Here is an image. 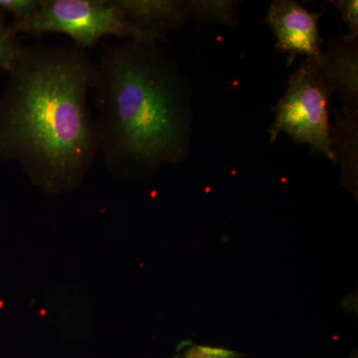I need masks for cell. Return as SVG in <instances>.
<instances>
[{"instance_id": "1", "label": "cell", "mask_w": 358, "mask_h": 358, "mask_svg": "<svg viewBox=\"0 0 358 358\" xmlns=\"http://www.w3.org/2000/svg\"><path fill=\"white\" fill-rule=\"evenodd\" d=\"M0 98V157L21 164L34 185L73 189L99 157L90 92L96 61L77 46L21 47Z\"/></svg>"}, {"instance_id": "2", "label": "cell", "mask_w": 358, "mask_h": 358, "mask_svg": "<svg viewBox=\"0 0 358 358\" xmlns=\"http://www.w3.org/2000/svg\"><path fill=\"white\" fill-rule=\"evenodd\" d=\"M99 155L120 178L154 173L190 155L192 89L157 43L124 40L96 61Z\"/></svg>"}, {"instance_id": "3", "label": "cell", "mask_w": 358, "mask_h": 358, "mask_svg": "<svg viewBox=\"0 0 358 358\" xmlns=\"http://www.w3.org/2000/svg\"><path fill=\"white\" fill-rule=\"evenodd\" d=\"M320 56L307 59L291 75L286 93L275 105L268 134L271 143L286 133L294 143L310 145L313 155L334 162L329 121L334 93L322 72Z\"/></svg>"}, {"instance_id": "4", "label": "cell", "mask_w": 358, "mask_h": 358, "mask_svg": "<svg viewBox=\"0 0 358 358\" xmlns=\"http://www.w3.org/2000/svg\"><path fill=\"white\" fill-rule=\"evenodd\" d=\"M40 36L60 33L82 50L93 48L103 37L157 43L159 40L129 22L115 0H41L38 11L18 29Z\"/></svg>"}, {"instance_id": "5", "label": "cell", "mask_w": 358, "mask_h": 358, "mask_svg": "<svg viewBox=\"0 0 358 358\" xmlns=\"http://www.w3.org/2000/svg\"><path fill=\"white\" fill-rule=\"evenodd\" d=\"M322 13H310L294 0H275L268 6L266 23L277 38V50L288 54V66L299 56L312 59L322 55L324 40L320 36L319 20Z\"/></svg>"}, {"instance_id": "6", "label": "cell", "mask_w": 358, "mask_h": 358, "mask_svg": "<svg viewBox=\"0 0 358 358\" xmlns=\"http://www.w3.org/2000/svg\"><path fill=\"white\" fill-rule=\"evenodd\" d=\"M320 64L327 83L341 101V109L358 114V36L331 37Z\"/></svg>"}, {"instance_id": "7", "label": "cell", "mask_w": 358, "mask_h": 358, "mask_svg": "<svg viewBox=\"0 0 358 358\" xmlns=\"http://www.w3.org/2000/svg\"><path fill=\"white\" fill-rule=\"evenodd\" d=\"M115 2L129 22L159 41L190 20L186 0H115Z\"/></svg>"}, {"instance_id": "8", "label": "cell", "mask_w": 358, "mask_h": 358, "mask_svg": "<svg viewBox=\"0 0 358 358\" xmlns=\"http://www.w3.org/2000/svg\"><path fill=\"white\" fill-rule=\"evenodd\" d=\"M334 162L343 169V179L348 188L357 187L358 114L338 109L331 127Z\"/></svg>"}, {"instance_id": "9", "label": "cell", "mask_w": 358, "mask_h": 358, "mask_svg": "<svg viewBox=\"0 0 358 358\" xmlns=\"http://www.w3.org/2000/svg\"><path fill=\"white\" fill-rule=\"evenodd\" d=\"M190 18L196 22L236 27L239 25L238 7L234 0H186Z\"/></svg>"}, {"instance_id": "10", "label": "cell", "mask_w": 358, "mask_h": 358, "mask_svg": "<svg viewBox=\"0 0 358 358\" xmlns=\"http://www.w3.org/2000/svg\"><path fill=\"white\" fill-rule=\"evenodd\" d=\"M17 35L13 26L6 24L3 15L0 13V70L8 72L20 53L22 45Z\"/></svg>"}, {"instance_id": "11", "label": "cell", "mask_w": 358, "mask_h": 358, "mask_svg": "<svg viewBox=\"0 0 358 358\" xmlns=\"http://www.w3.org/2000/svg\"><path fill=\"white\" fill-rule=\"evenodd\" d=\"M40 6L41 0H0V13L13 15L11 26L17 32L20 27L32 20Z\"/></svg>"}, {"instance_id": "12", "label": "cell", "mask_w": 358, "mask_h": 358, "mask_svg": "<svg viewBox=\"0 0 358 358\" xmlns=\"http://www.w3.org/2000/svg\"><path fill=\"white\" fill-rule=\"evenodd\" d=\"M341 14V20L348 27V35L358 36V1L357 0H336L331 1Z\"/></svg>"}, {"instance_id": "13", "label": "cell", "mask_w": 358, "mask_h": 358, "mask_svg": "<svg viewBox=\"0 0 358 358\" xmlns=\"http://www.w3.org/2000/svg\"><path fill=\"white\" fill-rule=\"evenodd\" d=\"M183 358H238V355L224 348L190 345L185 348Z\"/></svg>"}]
</instances>
